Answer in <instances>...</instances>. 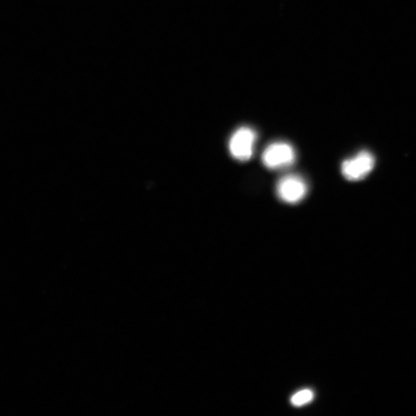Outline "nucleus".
<instances>
[{
    "mask_svg": "<svg viewBox=\"0 0 416 416\" xmlns=\"http://www.w3.org/2000/svg\"><path fill=\"white\" fill-rule=\"evenodd\" d=\"M295 160L293 148L287 143L276 142L270 144L262 155V161L269 169H278L290 166Z\"/></svg>",
    "mask_w": 416,
    "mask_h": 416,
    "instance_id": "1",
    "label": "nucleus"
},
{
    "mask_svg": "<svg viewBox=\"0 0 416 416\" xmlns=\"http://www.w3.org/2000/svg\"><path fill=\"white\" fill-rule=\"evenodd\" d=\"M375 163L372 153L366 150L361 151L354 158L342 163V175L352 182L363 179L373 170Z\"/></svg>",
    "mask_w": 416,
    "mask_h": 416,
    "instance_id": "2",
    "label": "nucleus"
},
{
    "mask_svg": "<svg viewBox=\"0 0 416 416\" xmlns=\"http://www.w3.org/2000/svg\"><path fill=\"white\" fill-rule=\"evenodd\" d=\"M256 138V132L246 126L235 131L229 142L231 155L240 161L248 160L252 156Z\"/></svg>",
    "mask_w": 416,
    "mask_h": 416,
    "instance_id": "3",
    "label": "nucleus"
},
{
    "mask_svg": "<svg viewBox=\"0 0 416 416\" xmlns=\"http://www.w3.org/2000/svg\"><path fill=\"white\" fill-rule=\"evenodd\" d=\"M277 191L283 201L295 204L300 202L305 196L307 185L301 177L289 175L279 180Z\"/></svg>",
    "mask_w": 416,
    "mask_h": 416,
    "instance_id": "4",
    "label": "nucleus"
},
{
    "mask_svg": "<svg viewBox=\"0 0 416 416\" xmlns=\"http://www.w3.org/2000/svg\"><path fill=\"white\" fill-rule=\"evenodd\" d=\"M314 398V393L310 390H304L296 393L291 399V403L295 406H302L310 403Z\"/></svg>",
    "mask_w": 416,
    "mask_h": 416,
    "instance_id": "5",
    "label": "nucleus"
}]
</instances>
